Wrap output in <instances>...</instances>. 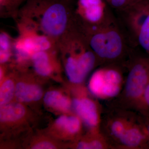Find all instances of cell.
I'll list each match as a JSON object with an SVG mask.
<instances>
[{
	"instance_id": "cell-1",
	"label": "cell",
	"mask_w": 149,
	"mask_h": 149,
	"mask_svg": "<svg viewBox=\"0 0 149 149\" xmlns=\"http://www.w3.org/2000/svg\"><path fill=\"white\" fill-rule=\"evenodd\" d=\"M73 1L27 0L15 19L58 42L74 23Z\"/></svg>"
},
{
	"instance_id": "cell-2",
	"label": "cell",
	"mask_w": 149,
	"mask_h": 149,
	"mask_svg": "<svg viewBox=\"0 0 149 149\" xmlns=\"http://www.w3.org/2000/svg\"><path fill=\"white\" fill-rule=\"evenodd\" d=\"M101 133L111 149H146L147 139L137 111L107 105L103 107Z\"/></svg>"
},
{
	"instance_id": "cell-3",
	"label": "cell",
	"mask_w": 149,
	"mask_h": 149,
	"mask_svg": "<svg viewBox=\"0 0 149 149\" xmlns=\"http://www.w3.org/2000/svg\"><path fill=\"white\" fill-rule=\"evenodd\" d=\"M101 65L125 64L132 53L114 18L100 25L87 26L74 22Z\"/></svg>"
},
{
	"instance_id": "cell-4",
	"label": "cell",
	"mask_w": 149,
	"mask_h": 149,
	"mask_svg": "<svg viewBox=\"0 0 149 149\" xmlns=\"http://www.w3.org/2000/svg\"><path fill=\"white\" fill-rule=\"evenodd\" d=\"M58 49L65 58V69L68 80L83 83L96 67L100 65L94 52L74 22L58 41Z\"/></svg>"
},
{
	"instance_id": "cell-5",
	"label": "cell",
	"mask_w": 149,
	"mask_h": 149,
	"mask_svg": "<svg viewBox=\"0 0 149 149\" xmlns=\"http://www.w3.org/2000/svg\"><path fill=\"white\" fill-rule=\"evenodd\" d=\"M125 65L127 71L122 91L107 104L137 111L149 81V56L132 54Z\"/></svg>"
},
{
	"instance_id": "cell-6",
	"label": "cell",
	"mask_w": 149,
	"mask_h": 149,
	"mask_svg": "<svg viewBox=\"0 0 149 149\" xmlns=\"http://www.w3.org/2000/svg\"><path fill=\"white\" fill-rule=\"evenodd\" d=\"M126 71L125 65L122 63L101 65L91 75L88 90L97 98L108 102L112 100L122 91Z\"/></svg>"
},
{
	"instance_id": "cell-7",
	"label": "cell",
	"mask_w": 149,
	"mask_h": 149,
	"mask_svg": "<svg viewBox=\"0 0 149 149\" xmlns=\"http://www.w3.org/2000/svg\"><path fill=\"white\" fill-rule=\"evenodd\" d=\"M122 13L136 44L149 56V0H141Z\"/></svg>"
},
{
	"instance_id": "cell-8",
	"label": "cell",
	"mask_w": 149,
	"mask_h": 149,
	"mask_svg": "<svg viewBox=\"0 0 149 149\" xmlns=\"http://www.w3.org/2000/svg\"><path fill=\"white\" fill-rule=\"evenodd\" d=\"M105 0H76L74 8L75 23L87 26L100 25L113 18Z\"/></svg>"
},
{
	"instance_id": "cell-9",
	"label": "cell",
	"mask_w": 149,
	"mask_h": 149,
	"mask_svg": "<svg viewBox=\"0 0 149 149\" xmlns=\"http://www.w3.org/2000/svg\"><path fill=\"white\" fill-rule=\"evenodd\" d=\"M72 105L75 112L89 128L100 130L102 107L88 98L74 99Z\"/></svg>"
},
{
	"instance_id": "cell-10",
	"label": "cell",
	"mask_w": 149,
	"mask_h": 149,
	"mask_svg": "<svg viewBox=\"0 0 149 149\" xmlns=\"http://www.w3.org/2000/svg\"><path fill=\"white\" fill-rule=\"evenodd\" d=\"M58 51H40L32 56L31 61L35 72L43 76L52 74L54 70V61Z\"/></svg>"
},
{
	"instance_id": "cell-11",
	"label": "cell",
	"mask_w": 149,
	"mask_h": 149,
	"mask_svg": "<svg viewBox=\"0 0 149 149\" xmlns=\"http://www.w3.org/2000/svg\"><path fill=\"white\" fill-rule=\"evenodd\" d=\"M15 95L17 99L20 101L30 102L40 100L42 95V92L37 85L19 83L16 85Z\"/></svg>"
},
{
	"instance_id": "cell-12",
	"label": "cell",
	"mask_w": 149,
	"mask_h": 149,
	"mask_svg": "<svg viewBox=\"0 0 149 149\" xmlns=\"http://www.w3.org/2000/svg\"><path fill=\"white\" fill-rule=\"evenodd\" d=\"M25 109L19 104L12 103L2 106L0 111V119L3 122L15 121L22 117Z\"/></svg>"
},
{
	"instance_id": "cell-13",
	"label": "cell",
	"mask_w": 149,
	"mask_h": 149,
	"mask_svg": "<svg viewBox=\"0 0 149 149\" xmlns=\"http://www.w3.org/2000/svg\"><path fill=\"white\" fill-rule=\"evenodd\" d=\"M44 101L48 106L61 111H67L70 107L68 99L56 91L48 92L44 98Z\"/></svg>"
},
{
	"instance_id": "cell-14",
	"label": "cell",
	"mask_w": 149,
	"mask_h": 149,
	"mask_svg": "<svg viewBox=\"0 0 149 149\" xmlns=\"http://www.w3.org/2000/svg\"><path fill=\"white\" fill-rule=\"evenodd\" d=\"M13 38L7 32L1 30L0 32V63L3 64L7 62L13 55Z\"/></svg>"
},
{
	"instance_id": "cell-15",
	"label": "cell",
	"mask_w": 149,
	"mask_h": 149,
	"mask_svg": "<svg viewBox=\"0 0 149 149\" xmlns=\"http://www.w3.org/2000/svg\"><path fill=\"white\" fill-rule=\"evenodd\" d=\"M24 0H0V12L3 17L16 19L19 6Z\"/></svg>"
},
{
	"instance_id": "cell-16",
	"label": "cell",
	"mask_w": 149,
	"mask_h": 149,
	"mask_svg": "<svg viewBox=\"0 0 149 149\" xmlns=\"http://www.w3.org/2000/svg\"><path fill=\"white\" fill-rule=\"evenodd\" d=\"M56 123L72 134L78 133L80 130V120L75 116H60L56 120Z\"/></svg>"
},
{
	"instance_id": "cell-17",
	"label": "cell",
	"mask_w": 149,
	"mask_h": 149,
	"mask_svg": "<svg viewBox=\"0 0 149 149\" xmlns=\"http://www.w3.org/2000/svg\"><path fill=\"white\" fill-rule=\"evenodd\" d=\"M0 92V104L4 105L12 98L14 92V85L11 80H8L3 83Z\"/></svg>"
},
{
	"instance_id": "cell-18",
	"label": "cell",
	"mask_w": 149,
	"mask_h": 149,
	"mask_svg": "<svg viewBox=\"0 0 149 149\" xmlns=\"http://www.w3.org/2000/svg\"><path fill=\"white\" fill-rule=\"evenodd\" d=\"M141 0H107V2L111 7L120 12L129 9Z\"/></svg>"
},
{
	"instance_id": "cell-19",
	"label": "cell",
	"mask_w": 149,
	"mask_h": 149,
	"mask_svg": "<svg viewBox=\"0 0 149 149\" xmlns=\"http://www.w3.org/2000/svg\"><path fill=\"white\" fill-rule=\"evenodd\" d=\"M137 111L142 115L149 116V81L142 96Z\"/></svg>"
},
{
	"instance_id": "cell-20",
	"label": "cell",
	"mask_w": 149,
	"mask_h": 149,
	"mask_svg": "<svg viewBox=\"0 0 149 149\" xmlns=\"http://www.w3.org/2000/svg\"><path fill=\"white\" fill-rule=\"evenodd\" d=\"M140 114L141 124L146 137L147 149H149V116Z\"/></svg>"
},
{
	"instance_id": "cell-21",
	"label": "cell",
	"mask_w": 149,
	"mask_h": 149,
	"mask_svg": "<svg viewBox=\"0 0 149 149\" xmlns=\"http://www.w3.org/2000/svg\"><path fill=\"white\" fill-rule=\"evenodd\" d=\"M54 146L52 144L48 142H42L35 145L33 147L32 149H54Z\"/></svg>"
},
{
	"instance_id": "cell-22",
	"label": "cell",
	"mask_w": 149,
	"mask_h": 149,
	"mask_svg": "<svg viewBox=\"0 0 149 149\" xmlns=\"http://www.w3.org/2000/svg\"><path fill=\"white\" fill-rule=\"evenodd\" d=\"M105 1H107V0H105Z\"/></svg>"
}]
</instances>
